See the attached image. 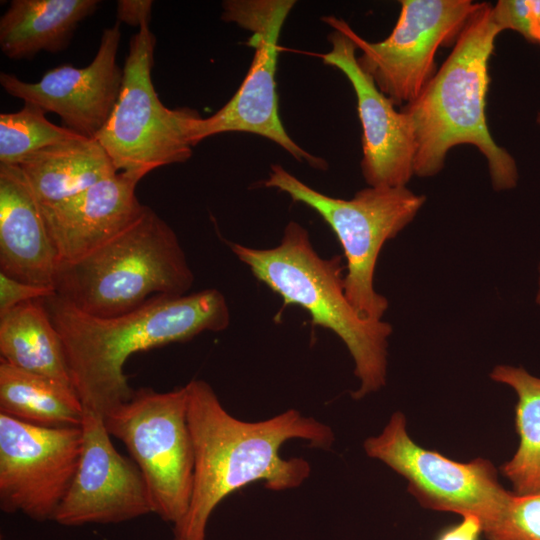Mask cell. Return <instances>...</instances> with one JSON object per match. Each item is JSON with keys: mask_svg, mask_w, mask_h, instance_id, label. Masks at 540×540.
<instances>
[{"mask_svg": "<svg viewBox=\"0 0 540 540\" xmlns=\"http://www.w3.org/2000/svg\"><path fill=\"white\" fill-rule=\"evenodd\" d=\"M188 424L194 448L193 491L188 513L174 528L176 538L206 540L208 520L216 506L246 485L263 481L273 491L299 487L310 475V463L282 458L281 446L302 439L309 447L330 449L332 429L295 409L258 422L235 418L203 380L186 384Z\"/></svg>", "mask_w": 540, "mask_h": 540, "instance_id": "obj_1", "label": "cell"}, {"mask_svg": "<svg viewBox=\"0 0 540 540\" xmlns=\"http://www.w3.org/2000/svg\"><path fill=\"white\" fill-rule=\"evenodd\" d=\"M42 302L63 341L84 409L103 418L134 393L124 373L131 355L222 331L230 322L227 302L216 289L155 297L114 317L87 314L56 294Z\"/></svg>", "mask_w": 540, "mask_h": 540, "instance_id": "obj_2", "label": "cell"}, {"mask_svg": "<svg viewBox=\"0 0 540 540\" xmlns=\"http://www.w3.org/2000/svg\"><path fill=\"white\" fill-rule=\"evenodd\" d=\"M501 32L493 16V5L480 2L449 56L419 96L401 107L415 138L414 175L438 174L453 147L469 144L485 157L496 191L516 186V162L491 136L485 112L489 60Z\"/></svg>", "mask_w": 540, "mask_h": 540, "instance_id": "obj_3", "label": "cell"}, {"mask_svg": "<svg viewBox=\"0 0 540 540\" xmlns=\"http://www.w3.org/2000/svg\"><path fill=\"white\" fill-rule=\"evenodd\" d=\"M252 274L282 297L284 305L305 309L312 324L333 331L346 345L354 363L359 388L356 400L379 390L386 382L389 323L362 319L345 294L340 256L320 257L308 231L295 221L284 229L278 246L256 249L227 242Z\"/></svg>", "mask_w": 540, "mask_h": 540, "instance_id": "obj_4", "label": "cell"}, {"mask_svg": "<svg viewBox=\"0 0 540 540\" xmlns=\"http://www.w3.org/2000/svg\"><path fill=\"white\" fill-rule=\"evenodd\" d=\"M194 275L174 230L151 208L84 258L59 266L56 295L87 314L114 317L159 296H182Z\"/></svg>", "mask_w": 540, "mask_h": 540, "instance_id": "obj_5", "label": "cell"}, {"mask_svg": "<svg viewBox=\"0 0 540 540\" xmlns=\"http://www.w3.org/2000/svg\"><path fill=\"white\" fill-rule=\"evenodd\" d=\"M264 186L288 194L295 202L316 211L339 240L347 261L345 294L365 320H382L388 300L374 289L378 255L417 215L425 196L406 186L371 187L351 199L330 197L309 187L279 164L271 166Z\"/></svg>", "mask_w": 540, "mask_h": 540, "instance_id": "obj_6", "label": "cell"}, {"mask_svg": "<svg viewBox=\"0 0 540 540\" xmlns=\"http://www.w3.org/2000/svg\"><path fill=\"white\" fill-rule=\"evenodd\" d=\"M155 47L156 36L143 24L130 39L118 98L95 137L116 171L138 181L156 168L186 162L202 117L195 109L161 102L151 77Z\"/></svg>", "mask_w": 540, "mask_h": 540, "instance_id": "obj_7", "label": "cell"}, {"mask_svg": "<svg viewBox=\"0 0 540 540\" xmlns=\"http://www.w3.org/2000/svg\"><path fill=\"white\" fill-rule=\"evenodd\" d=\"M186 385L168 392L135 390L104 416L110 436L120 440L147 484L153 513L172 523L185 519L194 479V448L188 424Z\"/></svg>", "mask_w": 540, "mask_h": 540, "instance_id": "obj_8", "label": "cell"}, {"mask_svg": "<svg viewBox=\"0 0 540 540\" xmlns=\"http://www.w3.org/2000/svg\"><path fill=\"white\" fill-rule=\"evenodd\" d=\"M294 0H226L222 19L251 32L247 45L254 56L241 86L216 113L195 124L193 143L225 132H246L278 144L298 161L325 169L326 161L316 157L288 135L279 116L276 71L280 33Z\"/></svg>", "mask_w": 540, "mask_h": 540, "instance_id": "obj_9", "label": "cell"}, {"mask_svg": "<svg viewBox=\"0 0 540 540\" xmlns=\"http://www.w3.org/2000/svg\"><path fill=\"white\" fill-rule=\"evenodd\" d=\"M363 447L369 457L406 479L408 491L421 506L461 517L476 516L483 531L499 518L510 495L489 460L457 462L416 444L401 412L392 414L383 431L367 438Z\"/></svg>", "mask_w": 540, "mask_h": 540, "instance_id": "obj_10", "label": "cell"}, {"mask_svg": "<svg viewBox=\"0 0 540 540\" xmlns=\"http://www.w3.org/2000/svg\"><path fill=\"white\" fill-rule=\"evenodd\" d=\"M479 3L471 0H401L400 14L384 40L369 42L342 19L361 55L360 67L395 106L414 101L436 73L435 55L454 44Z\"/></svg>", "mask_w": 540, "mask_h": 540, "instance_id": "obj_11", "label": "cell"}, {"mask_svg": "<svg viewBox=\"0 0 540 540\" xmlns=\"http://www.w3.org/2000/svg\"><path fill=\"white\" fill-rule=\"evenodd\" d=\"M81 427L49 428L0 413V508L53 520L75 476Z\"/></svg>", "mask_w": 540, "mask_h": 540, "instance_id": "obj_12", "label": "cell"}, {"mask_svg": "<svg viewBox=\"0 0 540 540\" xmlns=\"http://www.w3.org/2000/svg\"><path fill=\"white\" fill-rule=\"evenodd\" d=\"M81 429L79 464L53 521L69 527L109 524L153 512L139 467L116 450L103 417L84 409Z\"/></svg>", "mask_w": 540, "mask_h": 540, "instance_id": "obj_13", "label": "cell"}, {"mask_svg": "<svg viewBox=\"0 0 540 540\" xmlns=\"http://www.w3.org/2000/svg\"><path fill=\"white\" fill-rule=\"evenodd\" d=\"M334 28L328 36L329 52L323 62L339 69L350 81L362 125L361 170L371 187L406 186L414 175L415 138L407 115L395 108L372 77L359 65L357 47L342 26V19L324 17Z\"/></svg>", "mask_w": 540, "mask_h": 540, "instance_id": "obj_14", "label": "cell"}, {"mask_svg": "<svg viewBox=\"0 0 540 540\" xmlns=\"http://www.w3.org/2000/svg\"><path fill=\"white\" fill-rule=\"evenodd\" d=\"M120 23L105 28L97 53L85 67L62 65L48 70L35 83L2 72L0 84L11 96L56 113L66 128L95 139L118 98L123 68L117 64Z\"/></svg>", "mask_w": 540, "mask_h": 540, "instance_id": "obj_15", "label": "cell"}, {"mask_svg": "<svg viewBox=\"0 0 540 540\" xmlns=\"http://www.w3.org/2000/svg\"><path fill=\"white\" fill-rule=\"evenodd\" d=\"M138 182L118 172L66 201L41 206L60 265L89 255L142 214L146 206L136 197Z\"/></svg>", "mask_w": 540, "mask_h": 540, "instance_id": "obj_16", "label": "cell"}, {"mask_svg": "<svg viewBox=\"0 0 540 540\" xmlns=\"http://www.w3.org/2000/svg\"><path fill=\"white\" fill-rule=\"evenodd\" d=\"M60 266L41 206L17 165L0 164V272L54 286Z\"/></svg>", "mask_w": 540, "mask_h": 540, "instance_id": "obj_17", "label": "cell"}, {"mask_svg": "<svg viewBox=\"0 0 540 540\" xmlns=\"http://www.w3.org/2000/svg\"><path fill=\"white\" fill-rule=\"evenodd\" d=\"M17 166L40 206L66 201L118 173L100 143L84 136L47 146Z\"/></svg>", "mask_w": 540, "mask_h": 540, "instance_id": "obj_18", "label": "cell"}, {"mask_svg": "<svg viewBox=\"0 0 540 540\" xmlns=\"http://www.w3.org/2000/svg\"><path fill=\"white\" fill-rule=\"evenodd\" d=\"M98 5V0H13L0 18L1 51L10 59L60 52Z\"/></svg>", "mask_w": 540, "mask_h": 540, "instance_id": "obj_19", "label": "cell"}, {"mask_svg": "<svg viewBox=\"0 0 540 540\" xmlns=\"http://www.w3.org/2000/svg\"><path fill=\"white\" fill-rule=\"evenodd\" d=\"M0 354L15 368L75 390L63 341L42 299L0 316Z\"/></svg>", "mask_w": 540, "mask_h": 540, "instance_id": "obj_20", "label": "cell"}, {"mask_svg": "<svg viewBox=\"0 0 540 540\" xmlns=\"http://www.w3.org/2000/svg\"><path fill=\"white\" fill-rule=\"evenodd\" d=\"M0 413L41 427H81L84 407L74 389L0 359Z\"/></svg>", "mask_w": 540, "mask_h": 540, "instance_id": "obj_21", "label": "cell"}, {"mask_svg": "<svg viewBox=\"0 0 540 540\" xmlns=\"http://www.w3.org/2000/svg\"><path fill=\"white\" fill-rule=\"evenodd\" d=\"M490 378L513 388L518 397L515 425L519 446L500 470L511 482L513 493H540V378L508 365L495 366Z\"/></svg>", "mask_w": 540, "mask_h": 540, "instance_id": "obj_22", "label": "cell"}, {"mask_svg": "<svg viewBox=\"0 0 540 540\" xmlns=\"http://www.w3.org/2000/svg\"><path fill=\"white\" fill-rule=\"evenodd\" d=\"M40 106L24 102L18 112L0 114V164L19 165L32 153L82 135L50 122Z\"/></svg>", "mask_w": 540, "mask_h": 540, "instance_id": "obj_23", "label": "cell"}, {"mask_svg": "<svg viewBox=\"0 0 540 540\" xmlns=\"http://www.w3.org/2000/svg\"><path fill=\"white\" fill-rule=\"evenodd\" d=\"M483 535L487 540H540V493L510 492L499 518Z\"/></svg>", "mask_w": 540, "mask_h": 540, "instance_id": "obj_24", "label": "cell"}, {"mask_svg": "<svg viewBox=\"0 0 540 540\" xmlns=\"http://www.w3.org/2000/svg\"><path fill=\"white\" fill-rule=\"evenodd\" d=\"M493 16L502 31L513 30L540 45V0H499Z\"/></svg>", "mask_w": 540, "mask_h": 540, "instance_id": "obj_25", "label": "cell"}, {"mask_svg": "<svg viewBox=\"0 0 540 540\" xmlns=\"http://www.w3.org/2000/svg\"><path fill=\"white\" fill-rule=\"evenodd\" d=\"M55 294L54 286L22 282L0 272V316L25 302L47 298Z\"/></svg>", "mask_w": 540, "mask_h": 540, "instance_id": "obj_26", "label": "cell"}, {"mask_svg": "<svg viewBox=\"0 0 540 540\" xmlns=\"http://www.w3.org/2000/svg\"><path fill=\"white\" fill-rule=\"evenodd\" d=\"M153 1L151 0H118L116 2L117 22L134 27L149 24Z\"/></svg>", "mask_w": 540, "mask_h": 540, "instance_id": "obj_27", "label": "cell"}, {"mask_svg": "<svg viewBox=\"0 0 540 540\" xmlns=\"http://www.w3.org/2000/svg\"><path fill=\"white\" fill-rule=\"evenodd\" d=\"M481 534L483 526L479 518L466 515L460 523L444 530L437 540H478Z\"/></svg>", "mask_w": 540, "mask_h": 540, "instance_id": "obj_28", "label": "cell"}, {"mask_svg": "<svg viewBox=\"0 0 540 540\" xmlns=\"http://www.w3.org/2000/svg\"><path fill=\"white\" fill-rule=\"evenodd\" d=\"M539 273H540V266H539ZM536 302H537V304L540 305V276H539V288H538V292H537V295H536Z\"/></svg>", "mask_w": 540, "mask_h": 540, "instance_id": "obj_29", "label": "cell"}, {"mask_svg": "<svg viewBox=\"0 0 540 540\" xmlns=\"http://www.w3.org/2000/svg\"><path fill=\"white\" fill-rule=\"evenodd\" d=\"M537 123L540 125V113L537 116Z\"/></svg>", "mask_w": 540, "mask_h": 540, "instance_id": "obj_30", "label": "cell"}, {"mask_svg": "<svg viewBox=\"0 0 540 540\" xmlns=\"http://www.w3.org/2000/svg\"><path fill=\"white\" fill-rule=\"evenodd\" d=\"M175 540H183V539H181V538H176V537H175Z\"/></svg>", "mask_w": 540, "mask_h": 540, "instance_id": "obj_31", "label": "cell"}]
</instances>
